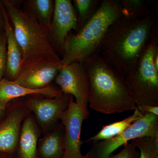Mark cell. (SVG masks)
I'll return each mask as SVG.
<instances>
[{"label": "cell", "mask_w": 158, "mask_h": 158, "mask_svg": "<svg viewBox=\"0 0 158 158\" xmlns=\"http://www.w3.org/2000/svg\"><path fill=\"white\" fill-rule=\"evenodd\" d=\"M156 30V19L153 12L138 18L122 15L108 29L97 53L126 78L135 70Z\"/></svg>", "instance_id": "obj_1"}, {"label": "cell", "mask_w": 158, "mask_h": 158, "mask_svg": "<svg viewBox=\"0 0 158 158\" xmlns=\"http://www.w3.org/2000/svg\"><path fill=\"white\" fill-rule=\"evenodd\" d=\"M90 82L88 105L105 114L135 110L137 105L125 79L107 64L98 53L82 62Z\"/></svg>", "instance_id": "obj_2"}, {"label": "cell", "mask_w": 158, "mask_h": 158, "mask_svg": "<svg viewBox=\"0 0 158 158\" xmlns=\"http://www.w3.org/2000/svg\"><path fill=\"white\" fill-rule=\"evenodd\" d=\"M122 7L117 0L101 1L92 17L76 34L69 35L63 56L62 65L83 62L98 49L108 29L122 15Z\"/></svg>", "instance_id": "obj_3"}, {"label": "cell", "mask_w": 158, "mask_h": 158, "mask_svg": "<svg viewBox=\"0 0 158 158\" xmlns=\"http://www.w3.org/2000/svg\"><path fill=\"white\" fill-rule=\"evenodd\" d=\"M1 2L22 50V62L41 56H49L61 61L52 42L48 27L42 25L33 15L22 9L17 1L2 0Z\"/></svg>", "instance_id": "obj_4"}, {"label": "cell", "mask_w": 158, "mask_h": 158, "mask_svg": "<svg viewBox=\"0 0 158 158\" xmlns=\"http://www.w3.org/2000/svg\"><path fill=\"white\" fill-rule=\"evenodd\" d=\"M158 50L157 29L148 43L135 70L125 78L137 106H158V71L154 56Z\"/></svg>", "instance_id": "obj_5"}, {"label": "cell", "mask_w": 158, "mask_h": 158, "mask_svg": "<svg viewBox=\"0 0 158 158\" xmlns=\"http://www.w3.org/2000/svg\"><path fill=\"white\" fill-rule=\"evenodd\" d=\"M144 137L158 138V116L145 113L120 135L94 142L86 156L88 158H108L120 146L137 138Z\"/></svg>", "instance_id": "obj_6"}, {"label": "cell", "mask_w": 158, "mask_h": 158, "mask_svg": "<svg viewBox=\"0 0 158 158\" xmlns=\"http://www.w3.org/2000/svg\"><path fill=\"white\" fill-rule=\"evenodd\" d=\"M61 61L41 56L22 62L14 81L26 88L39 89L49 86L62 67Z\"/></svg>", "instance_id": "obj_7"}, {"label": "cell", "mask_w": 158, "mask_h": 158, "mask_svg": "<svg viewBox=\"0 0 158 158\" xmlns=\"http://www.w3.org/2000/svg\"><path fill=\"white\" fill-rule=\"evenodd\" d=\"M88 109H84L71 97L68 109L61 116L65 128V150L63 158H88L81 152V135L83 122L89 117Z\"/></svg>", "instance_id": "obj_8"}, {"label": "cell", "mask_w": 158, "mask_h": 158, "mask_svg": "<svg viewBox=\"0 0 158 158\" xmlns=\"http://www.w3.org/2000/svg\"><path fill=\"white\" fill-rule=\"evenodd\" d=\"M55 80L62 93L72 95L79 106L88 109L90 82L81 62L62 65Z\"/></svg>", "instance_id": "obj_9"}, {"label": "cell", "mask_w": 158, "mask_h": 158, "mask_svg": "<svg viewBox=\"0 0 158 158\" xmlns=\"http://www.w3.org/2000/svg\"><path fill=\"white\" fill-rule=\"evenodd\" d=\"M53 15L49 27L54 48L59 56H63L65 43L72 30L77 31L78 19L70 0H55Z\"/></svg>", "instance_id": "obj_10"}, {"label": "cell", "mask_w": 158, "mask_h": 158, "mask_svg": "<svg viewBox=\"0 0 158 158\" xmlns=\"http://www.w3.org/2000/svg\"><path fill=\"white\" fill-rule=\"evenodd\" d=\"M32 112L31 98L14 105L0 124V152L12 154L17 147L24 119Z\"/></svg>", "instance_id": "obj_11"}, {"label": "cell", "mask_w": 158, "mask_h": 158, "mask_svg": "<svg viewBox=\"0 0 158 158\" xmlns=\"http://www.w3.org/2000/svg\"><path fill=\"white\" fill-rule=\"evenodd\" d=\"M71 97L70 94L62 93L53 98H31L32 112L43 130L58 125L62 113L68 109Z\"/></svg>", "instance_id": "obj_12"}, {"label": "cell", "mask_w": 158, "mask_h": 158, "mask_svg": "<svg viewBox=\"0 0 158 158\" xmlns=\"http://www.w3.org/2000/svg\"><path fill=\"white\" fill-rule=\"evenodd\" d=\"M0 8L2 13L4 31L7 40V64L5 76L6 79L14 81L17 77L21 65L23 52L15 37L13 27L1 1H0Z\"/></svg>", "instance_id": "obj_13"}, {"label": "cell", "mask_w": 158, "mask_h": 158, "mask_svg": "<svg viewBox=\"0 0 158 158\" xmlns=\"http://www.w3.org/2000/svg\"><path fill=\"white\" fill-rule=\"evenodd\" d=\"M62 93L60 89L52 85L41 89H33L26 88L6 78L0 81V104L6 106L11 101L21 97L39 95L53 98Z\"/></svg>", "instance_id": "obj_14"}, {"label": "cell", "mask_w": 158, "mask_h": 158, "mask_svg": "<svg viewBox=\"0 0 158 158\" xmlns=\"http://www.w3.org/2000/svg\"><path fill=\"white\" fill-rule=\"evenodd\" d=\"M64 150L65 128L62 123L38 141V158H63Z\"/></svg>", "instance_id": "obj_15"}, {"label": "cell", "mask_w": 158, "mask_h": 158, "mask_svg": "<svg viewBox=\"0 0 158 158\" xmlns=\"http://www.w3.org/2000/svg\"><path fill=\"white\" fill-rule=\"evenodd\" d=\"M31 114L23 121L19 139V158H38L37 145L39 131Z\"/></svg>", "instance_id": "obj_16"}, {"label": "cell", "mask_w": 158, "mask_h": 158, "mask_svg": "<svg viewBox=\"0 0 158 158\" xmlns=\"http://www.w3.org/2000/svg\"><path fill=\"white\" fill-rule=\"evenodd\" d=\"M144 114L137 106L131 115L121 121L104 126L98 133L88 139L86 142L94 143L116 137L123 132L133 123L141 118Z\"/></svg>", "instance_id": "obj_17"}, {"label": "cell", "mask_w": 158, "mask_h": 158, "mask_svg": "<svg viewBox=\"0 0 158 158\" xmlns=\"http://www.w3.org/2000/svg\"><path fill=\"white\" fill-rule=\"evenodd\" d=\"M55 1L28 0L25 1V10L33 15L42 25L49 28L53 15Z\"/></svg>", "instance_id": "obj_18"}, {"label": "cell", "mask_w": 158, "mask_h": 158, "mask_svg": "<svg viewBox=\"0 0 158 158\" xmlns=\"http://www.w3.org/2000/svg\"><path fill=\"white\" fill-rule=\"evenodd\" d=\"M73 6L79 15V31L92 17L98 8L101 1L98 0H74Z\"/></svg>", "instance_id": "obj_19"}, {"label": "cell", "mask_w": 158, "mask_h": 158, "mask_svg": "<svg viewBox=\"0 0 158 158\" xmlns=\"http://www.w3.org/2000/svg\"><path fill=\"white\" fill-rule=\"evenodd\" d=\"M122 7L123 16L129 17H141L152 13L141 0H117Z\"/></svg>", "instance_id": "obj_20"}, {"label": "cell", "mask_w": 158, "mask_h": 158, "mask_svg": "<svg viewBox=\"0 0 158 158\" xmlns=\"http://www.w3.org/2000/svg\"><path fill=\"white\" fill-rule=\"evenodd\" d=\"M133 141L139 150L138 158H158V138L144 137Z\"/></svg>", "instance_id": "obj_21"}, {"label": "cell", "mask_w": 158, "mask_h": 158, "mask_svg": "<svg viewBox=\"0 0 158 158\" xmlns=\"http://www.w3.org/2000/svg\"><path fill=\"white\" fill-rule=\"evenodd\" d=\"M123 149L118 154H112L108 158H138L139 152L134 141L125 144Z\"/></svg>", "instance_id": "obj_22"}, {"label": "cell", "mask_w": 158, "mask_h": 158, "mask_svg": "<svg viewBox=\"0 0 158 158\" xmlns=\"http://www.w3.org/2000/svg\"><path fill=\"white\" fill-rule=\"evenodd\" d=\"M7 40L5 31L0 34V81L6 75L7 56H6Z\"/></svg>", "instance_id": "obj_23"}, {"label": "cell", "mask_w": 158, "mask_h": 158, "mask_svg": "<svg viewBox=\"0 0 158 158\" xmlns=\"http://www.w3.org/2000/svg\"><path fill=\"white\" fill-rule=\"evenodd\" d=\"M138 107L141 112L145 113H151L158 116V106H141Z\"/></svg>", "instance_id": "obj_24"}, {"label": "cell", "mask_w": 158, "mask_h": 158, "mask_svg": "<svg viewBox=\"0 0 158 158\" xmlns=\"http://www.w3.org/2000/svg\"><path fill=\"white\" fill-rule=\"evenodd\" d=\"M4 20H3L2 13L1 8H0V34L2 33L3 32H4Z\"/></svg>", "instance_id": "obj_25"}, {"label": "cell", "mask_w": 158, "mask_h": 158, "mask_svg": "<svg viewBox=\"0 0 158 158\" xmlns=\"http://www.w3.org/2000/svg\"><path fill=\"white\" fill-rule=\"evenodd\" d=\"M153 60L155 67L158 71V50L157 51L155 54Z\"/></svg>", "instance_id": "obj_26"}, {"label": "cell", "mask_w": 158, "mask_h": 158, "mask_svg": "<svg viewBox=\"0 0 158 158\" xmlns=\"http://www.w3.org/2000/svg\"><path fill=\"white\" fill-rule=\"evenodd\" d=\"M6 107V106H3L0 104V117H2L5 113Z\"/></svg>", "instance_id": "obj_27"}, {"label": "cell", "mask_w": 158, "mask_h": 158, "mask_svg": "<svg viewBox=\"0 0 158 158\" xmlns=\"http://www.w3.org/2000/svg\"><path fill=\"white\" fill-rule=\"evenodd\" d=\"M13 158V157H11V158Z\"/></svg>", "instance_id": "obj_28"}, {"label": "cell", "mask_w": 158, "mask_h": 158, "mask_svg": "<svg viewBox=\"0 0 158 158\" xmlns=\"http://www.w3.org/2000/svg\"><path fill=\"white\" fill-rule=\"evenodd\" d=\"M0 158H2L0 157Z\"/></svg>", "instance_id": "obj_29"}]
</instances>
